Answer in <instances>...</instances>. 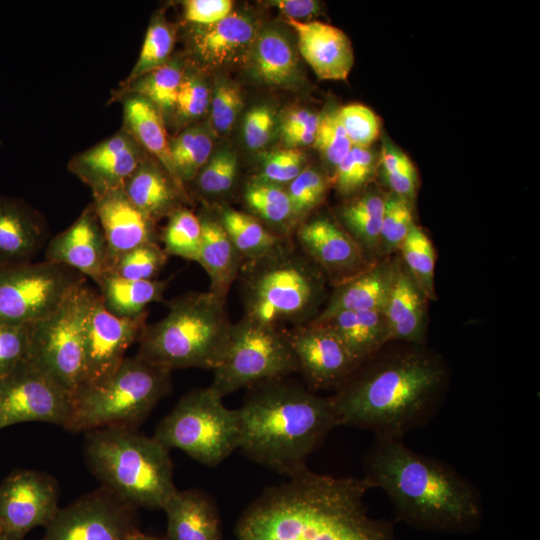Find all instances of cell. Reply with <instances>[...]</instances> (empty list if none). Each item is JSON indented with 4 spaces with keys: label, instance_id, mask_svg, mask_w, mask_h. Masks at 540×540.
Returning a JSON list of instances; mask_svg holds the SVG:
<instances>
[{
    "label": "cell",
    "instance_id": "obj_1",
    "mask_svg": "<svg viewBox=\"0 0 540 540\" xmlns=\"http://www.w3.org/2000/svg\"><path fill=\"white\" fill-rule=\"evenodd\" d=\"M288 478L243 512L237 540H394L392 523L368 514L364 498L373 487L364 477L306 467Z\"/></svg>",
    "mask_w": 540,
    "mask_h": 540
},
{
    "label": "cell",
    "instance_id": "obj_2",
    "mask_svg": "<svg viewBox=\"0 0 540 540\" xmlns=\"http://www.w3.org/2000/svg\"><path fill=\"white\" fill-rule=\"evenodd\" d=\"M448 368L419 345L376 353L362 362L332 397L339 426L403 439L426 427L439 411Z\"/></svg>",
    "mask_w": 540,
    "mask_h": 540
},
{
    "label": "cell",
    "instance_id": "obj_3",
    "mask_svg": "<svg viewBox=\"0 0 540 540\" xmlns=\"http://www.w3.org/2000/svg\"><path fill=\"white\" fill-rule=\"evenodd\" d=\"M364 478L382 489L396 517L428 532L470 534L483 518L478 488L449 463L409 448L403 439L375 437Z\"/></svg>",
    "mask_w": 540,
    "mask_h": 540
},
{
    "label": "cell",
    "instance_id": "obj_4",
    "mask_svg": "<svg viewBox=\"0 0 540 540\" xmlns=\"http://www.w3.org/2000/svg\"><path fill=\"white\" fill-rule=\"evenodd\" d=\"M237 409L239 448L250 460L288 477L339 426L332 397H323L288 377L249 388Z\"/></svg>",
    "mask_w": 540,
    "mask_h": 540
},
{
    "label": "cell",
    "instance_id": "obj_5",
    "mask_svg": "<svg viewBox=\"0 0 540 540\" xmlns=\"http://www.w3.org/2000/svg\"><path fill=\"white\" fill-rule=\"evenodd\" d=\"M226 300L207 292H189L166 302L167 314L146 324L137 355L161 368L213 370L230 339L233 323Z\"/></svg>",
    "mask_w": 540,
    "mask_h": 540
},
{
    "label": "cell",
    "instance_id": "obj_6",
    "mask_svg": "<svg viewBox=\"0 0 540 540\" xmlns=\"http://www.w3.org/2000/svg\"><path fill=\"white\" fill-rule=\"evenodd\" d=\"M239 276L244 317L250 320L277 328L299 327L320 312L325 275L296 244L286 240L271 254L244 261Z\"/></svg>",
    "mask_w": 540,
    "mask_h": 540
},
{
    "label": "cell",
    "instance_id": "obj_7",
    "mask_svg": "<svg viewBox=\"0 0 540 540\" xmlns=\"http://www.w3.org/2000/svg\"><path fill=\"white\" fill-rule=\"evenodd\" d=\"M86 462L105 487L134 505L162 509L177 488L169 449L137 428L86 433Z\"/></svg>",
    "mask_w": 540,
    "mask_h": 540
},
{
    "label": "cell",
    "instance_id": "obj_8",
    "mask_svg": "<svg viewBox=\"0 0 540 540\" xmlns=\"http://www.w3.org/2000/svg\"><path fill=\"white\" fill-rule=\"evenodd\" d=\"M171 388V371L137 354L125 357L107 379L81 387L72 395L65 429L87 433L103 428H137Z\"/></svg>",
    "mask_w": 540,
    "mask_h": 540
},
{
    "label": "cell",
    "instance_id": "obj_9",
    "mask_svg": "<svg viewBox=\"0 0 540 540\" xmlns=\"http://www.w3.org/2000/svg\"><path fill=\"white\" fill-rule=\"evenodd\" d=\"M167 449H179L215 467L239 448L237 409H229L210 386L183 395L158 423L153 436Z\"/></svg>",
    "mask_w": 540,
    "mask_h": 540
},
{
    "label": "cell",
    "instance_id": "obj_10",
    "mask_svg": "<svg viewBox=\"0 0 540 540\" xmlns=\"http://www.w3.org/2000/svg\"><path fill=\"white\" fill-rule=\"evenodd\" d=\"M209 385L222 398L262 381L289 377L298 363L287 332L246 317L233 324L226 349Z\"/></svg>",
    "mask_w": 540,
    "mask_h": 540
},
{
    "label": "cell",
    "instance_id": "obj_11",
    "mask_svg": "<svg viewBox=\"0 0 540 540\" xmlns=\"http://www.w3.org/2000/svg\"><path fill=\"white\" fill-rule=\"evenodd\" d=\"M95 293L84 282L53 313L30 324L27 360L71 396L83 379L85 325Z\"/></svg>",
    "mask_w": 540,
    "mask_h": 540
},
{
    "label": "cell",
    "instance_id": "obj_12",
    "mask_svg": "<svg viewBox=\"0 0 540 540\" xmlns=\"http://www.w3.org/2000/svg\"><path fill=\"white\" fill-rule=\"evenodd\" d=\"M86 278L66 266L28 261L0 263V324L26 325L53 313Z\"/></svg>",
    "mask_w": 540,
    "mask_h": 540
},
{
    "label": "cell",
    "instance_id": "obj_13",
    "mask_svg": "<svg viewBox=\"0 0 540 540\" xmlns=\"http://www.w3.org/2000/svg\"><path fill=\"white\" fill-rule=\"evenodd\" d=\"M71 411V394L28 360L0 377V429L31 421L65 428Z\"/></svg>",
    "mask_w": 540,
    "mask_h": 540
},
{
    "label": "cell",
    "instance_id": "obj_14",
    "mask_svg": "<svg viewBox=\"0 0 540 540\" xmlns=\"http://www.w3.org/2000/svg\"><path fill=\"white\" fill-rule=\"evenodd\" d=\"M136 509L101 487L59 508L40 540H125L138 530Z\"/></svg>",
    "mask_w": 540,
    "mask_h": 540
},
{
    "label": "cell",
    "instance_id": "obj_15",
    "mask_svg": "<svg viewBox=\"0 0 540 540\" xmlns=\"http://www.w3.org/2000/svg\"><path fill=\"white\" fill-rule=\"evenodd\" d=\"M147 318L148 311L131 318L116 316L95 293L86 319L84 374L79 388L98 384L116 371L128 348L138 342Z\"/></svg>",
    "mask_w": 540,
    "mask_h": 540
},
{
    "label": "cell",
    "instance_id": "obj_16",
    "mask_svg": "<svg viewBox=\"0 0 540 540\" xmlns=\"http://www.w3.org/2000/svg\"><path fill=\"white\" fill-rule=\"evenodd\" d=\"M59 488L53 477L18 470L0 484V525L8 540H22L32 529L46 527L59 510Z\"/></svg>",
    "mask_w": 540,
    "mask_h": 540
},
{
    "label": "cell",
    "instance_id": "obj_17",
    "mask_svg": "<svg viewBox=\"0 0 540 540\" xmlns=\"http://www.w3.org/2000/svg\"><path fill=\"white\" fill-rule=\"evenodd\" d=\"M287 337L304 384L313 392L339 389L359 366L339 337L323 324L294 327Z\"/></svg>",
    "mask_w": 540,
    "mask_h": 540
},
{
    "label": "cell",
    "instance_id": "obj_18",
    "mask_svg": "<svg viewBox=\"0 0 540 540\" xmlns=\"http://www.w3.org/2000/svg\"><path fill=\"white\" fill-rule=\"evenodd\" d=\"M296 239L299 249L334 286L355 277L374 263L342 225L326 216L300 223Z\"/></svg>",
    "mask_w": 540,
    "mask_h": 540
},
{
    "label": "cell",
    "instance_id": "obj_19",
    "mask_svg": "<svg viewBox=\"0 0 540 540\" xmlns=\"http://www.w3.org/2000/svg\"><path fill=\"white\" fill-rule=\"evenodd\" d=\"M45 260L73 269L95 283L109 271L107 243L92 204L50 240Z\"/></svg>",
    "mask_w": 540,
    "mask_h": 540
},
{
    "label": "cell",
    "instance_id": "obj_20",
    "mask_svg": "<svg viewBox=\"0 0 540 540\" xmlns=\"http://www.w3.org/2000/svg\"><path fill=\"white\" fill-rule=\"evenodd\" d=\"M141 162L136 141L124 131L75 156L69 169L97 196L122 189Z\"/></svg>",
    "mask_w": 540,
    "mask_h": 540
},
{
    "label": "cell",
    "instance_id": "obj_21",
    "mask_svg": "<svg viewBox=\"0 0 540 540\" xmlns=\"http://www.w3.org/2000/svg\"><path fill=\"white\" fill-rule=\"evenodd\" d=\"M93 198L92 206L108 247L110 268L124 253L145 244L158 243L155 222L128 199L123 189Z\"/></svg>",
    "mask_w": 540,
    "mask_h": 540
},
{
    "label": "cell",
    "instance_id": "obj_22",
    "mask_svg": "<svg viewBox=\"0 0 540 540\" xmlns=\"http://www.w3.org/2000/svg\"><path fill=\"white\" fill-rule=\"evenodd\" d=\"M297 35L298 50L321 80H346L354 64L348 36L339 28L316 20L286 18Z\"/></svg>",
    "mask_w": 540,
    "mask_h": 540
},
{
    "label": "cell",
    "instance_id": "obj_23",
    "mask_svg": "<svg viewBox=\"0 0 540 540\" xmlns=\"http://www.w3.org/2000/svg\"><path fill=\"white\" fill-rule=\"evenodd\" d=\"M399 264L396 259L374 262L365 271L334 286L328 302L309 323H320L341 311H384Z\"/></svg>",
    "mask_w": 540,
    "mask_h": 540
},
{
    "label": "cell",
    "instance_id": "obj_24",
    "mask_svg": "<svg viewBox=\"0 0 540 540\" xmlns=\"http://www.w3.org/2000/svg\"><path fill=\"white\" fill-rule=\"evenodd\" d=\"M257 33L248 16L231 13L217 23L197 26L192 43L197 56L207 65L238 64L248 60Z\"/></svg>",
    "mask_w": 540,
    "mask_h": 540
},
{
    "label": "cell",
    "instance_id": "obj_25",
    "mask_svg": "<svg viewBox=\"0 0 540 540\" xmlns=\"http://www.w3.org/2000/svg\"><path fill=\"white\" fill-rule=\"evenodd\" d=\"M166 540H220L221 518L214 499L206 492L190 488L176 490L164 507Z\"/></svg>",
    "mask_w": 540,
    "mask_h": 540
},
{
    "label": "cell",
    "instance_id": "obj_26",
    "mask_svg": "<svg viewBox=\"0 0 540 540\" xmlns=\"http://www.w3.org/2000/svg\"><path fill=\"white\" fill-rule=\"evenodd\" d=\"M425 296L400 262L384 313L390 341L419 345L425 336Z\"/></svg>",
    "mask_w": 540,
    "mask_h": 540
},
{
    "label": "cell",
    "instance_id": "obj_27",
    "mask_svg": "<svg viewBox=\"0 0 540 540\" xmlns=\"http://www.w3.org/2000/svg\"><path fill=\"white\" fill-rule=\"evenodd\" d=\"M42 221L27 205L0 196V263L28 261L43 244Z\"/></svg>",
    "mask_w": 540,
    "mask_h": 540
},
{
    "label": "cell",
    "instance_id": "obj_28",
    "mask_svg": "<svg viewBox=\"0 0 540 540\" xmlns=\"http://www.w3.org/2000/svg\"><path fill=\"white\" fill-rule=\"evenodd\" d=\"M202 235L197 263L210 278L209 291L226 300L243 259L217 218L200 217Z\"/></svg>",
    "mask_w": 540,
    "mask_h": 540
},
{
    "label": "cell",
    "instance_id": "obj_29",
    "mask_svg": "<svg viewBox=\"0 0 540 540\" xmlns=\"http://www.w3.org/2000/svg\"><path fill=\"white\" fill-rule=\"evenodd\" d=\"M314 324L330 328L359 365L390 342L384 311H341Z\"/></svg>",
    "mask_w": 540,
    "mask_h": 540
},
{
    "label": "cell",
    "instance_id": "obj_30",
    "mask_svg": "<svg viewBox=\"0 0 540 540\" xmlns=\"http://www.w3.org/2000/svg\"><path fill=\"white\" fill-rule=\"evenodd\" d=\"M248 60L254 76L269 86L291 87L300 78L297 54L288 38L276 29L257 33Z\"/></svg>",
    "mask_w": 540,
    "mask_h": 540
},
{
    "label": "cell",
    "instance_id": "obj_31",
    "mask_svg": "<svg viewBox=\"0 0 540 540\" xmlns=\"http://www.w3.org/2000/svg\"><path fill=\"white\" fill-rule=\"evenodd\" d=\"M122 189L128 199L154 222L180 208L179 201L185 194L165 169L143 161Z\"/></svg>",
    "mask_w": 540,
    "mask_h": 540
},
{
    "label": "cell",
    "instance_id": "obj_32",
    "mask_svg": "<svg viewBox=\"0 0 540 540\" xmlns=\"http://www.w3.org/2000/svg\"><path fill=\"white\" fill-rule=\"evenodd\" d=\"M98 294L105 308L119 317H136L153 302H164L167 280H130L110 272L97 282Z\"/></svg>",
    "mask_w": 540,
    "mask_h": 540
},
{
    "label": "cell",
    "instance_id": "obj_33",
    "mask_svg": "<svg viewBox=\"0 0 540 540\" xmlns=\"http://www.w3.org/2000/svg\"><path fill=\"white\" fill-rule=\"evenodd\" d=\"M123 111L125 127H127L125 131L130 132L135 141H138L158 159L178 185L171 164L169 140L159 110L148 100L135 94L125 99Z\"/></svg>",
    "mask_w": 540,
    "mask_h": 540
},
{
    "label": "cell",
    "instance_id": "obj_34",
    "mask_svg": "<svg viewBox=\"0 0 540 540\" xmlns=\"http://www.w3.org/2000/svg\"><path fill=\"white\" fill-rule=\"evenodd\" d=\"M244 261L263 258L286 239L274 234L254 216L231 207H221L217 218Z\"/></svg>",
    "mask_w": 540,
    "mask_h": 540
},
{
    "label": "cell",
    "instance_id": "obj_35",
    "mask_svg": "<svg viewBox=\"0 0 540 540\" xmlns=\"http://www.w3.org/2000/svg\"><path fill=\"white\" fill-rule=\"evenodd\" d=\"M384 206L385 196L369 191L354 198L339 211L342 227L367 257L377 255Z\"/></svg>",
    "mask_w": 540,
    "mask_h": 540
},
{
    "label": "cell",
    "instance_id": "obj_36",
    "mask_svg": "<svg viewBox=\"0 0 540 540\" xmlns=\"http://www.w3.org/2000/svg\"><path fill=\"white\" fill-rule=\"evenodd\" d=\"M244 201L252 216L275 227V233L286 239L296 224L287 190L274 183L253 180L244 191Z\"/></svg>",
    "mask_w": 540,
    "mask_h": 540
},
{
    "label": "cell",
    "instance_id": "obj_37",
    "mask_svg": "<svg viewBox=\"0 0 540 540\" xmlns=\"http://www.w3.org/2000/svg\"><path fill=\"white\" fill-rule=\"evenodd\" d=\"M212 140L200 127H189L169 140L170 159L178 185L194 180L211 157Z\"/></svg>",
    "mask_w": 540,
    "mask_h": 540
},
{
    "label": "cell",
    "instance_id": "obj_38",
    "mask_svg": "<svg viewBox=\"0 0 540 540\" xmlns=\"http://www.w3.org/2000/svg\"><path fill=\"white\" fill-rule=\"evenodd\" d=\"M399 251L402 263L426 299H435L436 255L432 241L417 224H414Z\"/></svg>",
    "mask_w": 540,
    "mask_h": 540
},
{
    "label": "cell",
    "instance_id": "obj_39",
    "mask_svg": "<svg viewBox=\"0 0 540 540\" xmlns=\"http://www.w3.org/2000/svg\"><path fill=\"white\" fill-rule=\"evenodd\" d=\"M161 239L166 254L197 262L201 244L200 217L186 208H178L168 216Z\"/></svg>",
    "mask_w": 540,
    "mask_h": 540
},
{
    "label": "cell",
    "instance_id": "obj_40",
    "mask_svg": "<svg viewBox=\"0 0 540 540\" xmlns=\"http://www.w3.org/2000/svg\"><path fill=\"white\" fill-rule=\"evenodd\" d=\"M379 164L390 193L412 204L418 186V173L414 163L389 139L383 141Z\"/></svg>",
    "mask_w": 540,
    "mask_h": 540
},
{
    "label": "cell",
    "instance_id": "obj_41",
    "mask_svg": "<svg viewBox=\"0 0 540 540\" xmlns=\"http://www.w3.org/2000/svg\"><path fill=\"white\" fill-rule=\"evenodd\" d=\"M183 76L182 69L177 63L167 62L134 81L136 95L152 103L161 114L170 112L175 108Z\"/></svg>",
    "mask_w": 540,
    "mask_h": 540
},
{
    "label": "cell",
    "instance_id": "obj_42",
    "mask_svg": "<svg viewBox=\"0 0 540 540\" xmlns=\"http://www.w3.org/2000/svg\"><path fill=\"white\" fill-rule=\"evenodd\" d=\"M414 224L412 204L392 193L386 195L377 255L386 257L399 251Z\"/></svg>",
    "mask_w": 540,
    "mask_h": 540
},
{
    "label": "cell",
    "instance_id": "obj_43",
    "mask_svg": "<svg viewBox=\"0 0 540 540\" xmlns=\"http://www.w3.org/2000/svg\"><path fill=\"white\" fill-rule=\"evenodd\" d=\"M174 42L173 28L162 19L153 20L146 32L137 62L125 83H133L166 64Z\"/></svg>",
    "mask_w": 540,
    "mask_h": 540
},
{
    "label": "cell",
    "instance_id": "obj_44",
    "mask_svg": "<svg viewBox=\"0 0 540 540\" xmlns=\"http://www.w3.org/2000/svg\"><path fill=\"white\" fill-rule=\"evenodd\" d=\"M167 260L168 255L158 243H149L118 257L108 272L130 280H153Z\"/></svg>",
    "mask_w": 540,
    "mask_h": 540
},
{
    "label": "cell",
    "instance_id": "obj_45",
    "mask_svg": "<svg viewBox=\"0 0 540 540\" xmlns=\"http://www.w3.org/2000/svg\"><path fill=\"white\" fill-rule=\"evenodd\" d=\"M376 167L373 151L353 146L334 170L337 191L344 196L355 194L371 180Z\"/></svg>",
    "mask_w": 540,
    "mask_h": 540
},
{
    "label": "cell",
    "instance_id": "obj_46",
    "mask_svg": "<svg viewBox=\"0 0 540 540\" xmlns=\"http://www.w3.org/2000/svg\"><path fill=\"white\" fill-rule=\"evenodd\" d=\"M286 190L298 223L321 203L327 191V180L317 169L305 168Z\"/></svg>",
    "mask_w": 540,
    "mask_h": 540
},
{
    "label": "cell",
    "instance_id": "obj_47",
    "mask_svg": "<svg viewBox=\"0 0 540 540\" xmlns=\"http://www.w3.org/2000/svg\"><path fill=\"white\" fill-rule=\"evenodd\" d=\"M238 172L236 155L227 149L209 158L196 176L198 189L206 195H221L233 187Z\"/></svg>",
    "mask_w": 540,
    "mask_h": 540
},
{
    "label": "cell",
    "instance_id": "obj_48",
    "mask_svg": "<svg viewBox=\"0 0 540 540\" xmlns=\"http://www.w3.org/2000/svg\"><path fill=\"white\" fill-rule=\"evenodd\" d=\"M334 170L353 147L338 116L337 109L320 115L313 144Z\"/></svg>",
    "mask_w": 540,
    "mask_h": 540
},
{
    "label": "cell",
    "instance_id": "obj_49",
    "mask_svg": "<svg viewBox=\"0 0 540 540\" xmlns=\"http://www.w3.org/2000/svg\"><path fill=\"white\" fill-rule=\"evenodd\" d=\"M337 111L352 146L367 148L378 138L380 120L369 107L352 103Z\"/></svg>",
    "mask_w": 540,
    "mask_h": 540
},
{
    "label": "cell",
    "instance_id": "obj_50",
    "mask_svg": "<svg viewBox=\"0 0 540 540\" xmlns=\"http://www.w3.org/2000/svg\"><path fill=\"white\" fill-rule=\"evenodd\" d=\"M209 107L213 128L219 133L227 132L243 108L240 88L233 83L221 81L214 90Z\"/></svg>",
    "mask_w": 540,
    "mask_h": 540
},
{
    "label": "cell",
    "instance_id": "obj_51",
    "mask_svg": "<svg viewBox=\"0 0 540 540\" xmlns=\"http://www.w3.org/2000/svg\"><path fill=\"white\" fill-rule=\"evenodd\" d=\"M305 155L298 148H285L266 157L259 180L283 186L293 181L304 169Z\"/></svg>",
    "mask_w": 540,
    "mask_h": 540
},
{
    "label": "cell",
    "instance_id": "obj_52",
    "mask_svg": "<svg viewBox=\"0 0 540 540\" xmlns=\"http://www.w3.org/2000/svg\"><path fill=\"white\" fill-rule=\"evenodd\" d=\"M30 345V324H0V377L27 360Z\"/></svg>",
    "mask_w": 540,
    "mask_h": 540
},
{
    "label": "cell",
    "instance_id": "obj_53",
    "mask_svg": "<svg viewBox=\"0 0 540 540\" xmlns=\"http://www.w3.org/2000/svg\"><path fill=\"white\" fill-rule=\"evenodd\" d=\"M210 100V91L203 80L196 76L184 75L174 110L181 119L193 120L207 111Z\"/></svg>",
    "mask_w": 540,
    "mask_h": 540
},
{
    "label": "cell",
    "instance_id": "obj_54",
    "mask_svg": "<svg viewBox=\"0 0 540 540\" xmlns=\"http://www.w3.org/2000/svg\"><path fill=\"white\" fill-rule=\"evenodd\" d=\"M274 114L265 106H255L245 115L243 121V138L252 150L264 147L272 138L274 131Z\"/></svg>",
    "mask_w": 540,
    "mask_h": 540
},
{
    "label": "cell",
    "instance_id": "obj_55",
    "mask_svg": "<svg viewBox=\"0 0 540 540\" xmlns=\"http://www.w3.org/2000/svg\"><path fill=\"white\" fill-rule=\"evenodd\" d=\"M184 16L198 26L217 23L232 13L230 0H187L183 3Z\"/></svg>",
    "mask_w": 540,
    "mask_h": 540
},
{
    "label": "cell",
    "instance_id": "obj_56",
    "mask_svg": "<svg viewBox=\"0 0 540 540\" xmlns=\"http://www.w3.org/2000/svg\"><path fill=\"white\" fill-rule=\"evenodd\" d=\"M286 15V18L302 21L317 15L320 3L314 0H275L269 2Z\"/></svg>",
    "mask_w": 540,
    "mask_h": 540
},
{
    "label": "cell",
    "instance_id": "obj_57",
    "mask_svg": "<svg viewBox=\"0 0 540 540\" xmlns=\"http://www.w3.org/2000/svg\"><path fill=\"white\" fill-rule=\"evenodd\" d=\"M320 115L307 109L291 111L282 123V134L299 129L318 128Z\"/></svg>",
    "mask_w": 540,
    "mask_h": 540
},
{
    "label": "cell",
    "instance_id": "obj_58",
    "mask_svg": "<svg viewBox=\"0 0 540 540\" xmlns=\"http://www.w3.org/2000/svg\"><path fill=\"white\" fill-rule=\"evenodd\" d=\"M125 540H166V539L147 535L137 530L131 533Z\"/></svg>",
    "mask_w": 540,
    "mask_h": 540
},
{
    "label": "cell",
    "instance_id": "obj_59",
    "mask_svg": "<svg viewBox=\"0 0 540 540\" xmlns=\"http://www.w3.org/2000/svg\"><path fill=\"white\" fill-rule=\"evenodd\" d=\"M0 540H8L3 534L0 535Z\"/></svg>",
    "mask_w": 540,
    "mask_h": 540
},
{
    "label": "cell",
    "instance_id": "obj_60",
    "mask_svg": "<svg viewBox=\"0 0 540 540\" xmlns=\"http://www.w3.org/2000/svg\"><path fill=\"white\" fill-rule=\"evenodd\" d=\"M1 534H3V532H2V528H1V525H0V535H1ZM3 535H4V534H3Z\"/></svg>",
    "mask_w": 540,
    "mask_h": 540
}]
</instances>
